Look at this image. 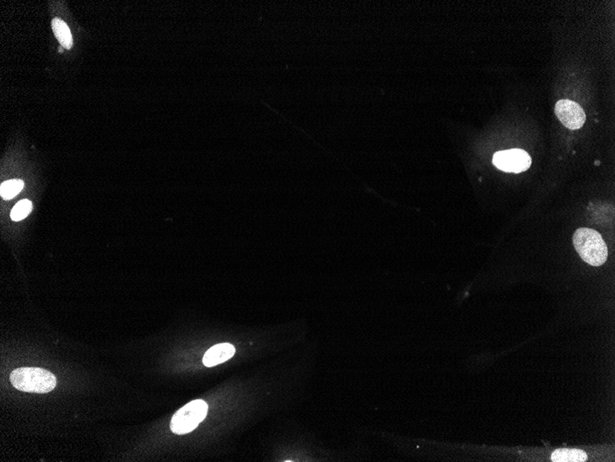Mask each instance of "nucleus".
Segmentation results:
<instances>
[{"mask_svg": "<svg viewBox=\"0 0 615 462\" xmlns=\"http://www.w3.org/2000/svg\"><path fill=\"white\" fill-rule=\"evenodd\" d=\"M573 244L580 258L593 267H600L607 261V245L595 230L579 228L574 233Z\"/></svg>", "mask_w": 615, "mask_h": 462, "instance_id": "obj_1", "label": "nucleus"}, {"mask_svg": "<svg viewBox=\"0 0 615 462\" xmlns=\"http://www.w3.org/2000/svg\"><path fill=\"white\" fill-rule=\"evenodd\" d=\"M10 380L14 388L30 394H48L57 386V377L43 368H21L11 372Z\"/></svg>", "mask_w": 615, "mask_h": 462, "instance_id": "obj_2", "label": "nucleus"}, {"mask_svg": "<svg viewBox=\"0 0 615 462\" xmlns=\"http://www.w3.org/2000/svg\"><path fill=\"white\" fill-rule=\"evenodd\" d=\"M209 406L202 400L190 401L176 412L170 421V430L176 435H186L193 431L206 418Z\"/></svg>", "mask_w": 615, "mask_h": 462, "instance_id": "obj_3", "label": "nucleus"}, {"mask_svg": "<svg viewBox=\"0 0 615 462\" xmlns=\"http://www.w3.org/2000/svg\"><path fill=\"white\" fill-rule=\"evenodd\" d=\"M493 164L504 172L521 173L530 168L531 158L529 154L522 150H507L496 152Z\"/></svg>", "mask_w": 615, "mask_h": 462, "instance_id": "obj_4", "label": "nucleus"}, {"mask_svg": "<svg viewBox=\"0 0 615 462\" xmlns=\"http://www.w3.org/2000/svg\"><path fill=\"white\" fill-rule=\"evenodd\" d=\"M556 117L565 128L579 129L586 121V114L579 103L570 100H560L554 108Z\"/></svg>", "mask_w": 615, "mask_h": 462, "instance_id": "obj_5", "label": "nucleus"}, {"mask_svg": "<svg viewBox=\"0 0 615 462\" xmlns=\"http://www.w3.org/2000/svg\"><path fill=\"white\" fill-rule=\"evenodd\" d=\"M235 348L230 343H221L207 350L204 355L203 363L207 368L218 366L219 363L226 362L235 354Z\"/></svg>", "mask_w": 615, "mask_h": 462, "instance_id": "obj_6", "label": "nucleus"}, {"mask_svg": "<svg viewBox=\"0 0 615 462\" xmlns=\"http://www.w3.org/2000/svg\"><path fill=\"white\" fill-rule=\"evenodd\" d=\"M52 28H53L54 36L59 40L62 48L68 49V50L71 49L73 46V40H72L71 31L66 23L62 20L54 19L52 21Z\"/></svg>", "mask_w": 615, "mask_h": 462, "instance_id": "obj_7", "label": "nucleus"}, {"mask_svg": "<svg viewBox=\"0 0 615 462\" xmlns=\"http://www.w3.org/2000/svg\"><path fill=\"white\" fill-rule=\"evenodd\" d=\"M588 456L580 449H560L553 452L551 460L554 462H584Z\"/></svg>", "mask_w": 615, "mask_h": 462, "instance_id": "obj_8", "label": "nucleus"}, {"mask_svg": "<svg viewBox=\"0 0 615 462\" xmlns=\"http://www.w3.org/2000/svg\"><path fill=\"white\" fill-rule=\"evenodd\" d=\"M24 183L23 181L15 179V180H8L4 182L0 187V195L4 199H11L18 195L22 192Z\"/></svg>", "mask_w": 615, "mask_h": 462, "instance_id": "obj_9", "label": "nucleus"}, {"mask_svg": "<svg viewBox=\"0 0 615 462\" xmlns=\"http://www.w3.org/2000/svg\"><path fill=\"white\" fill-rule=\"evenodd\" d=\"M31 209H33L31 202L28 199H22L13 207L10 212V217L15 222L22 221L30 215Z\"/></svg>", "mask_w": 615, "mask_h": 462, "instance_id": "obj_10", "label": "nucleus"}]
</instances>
